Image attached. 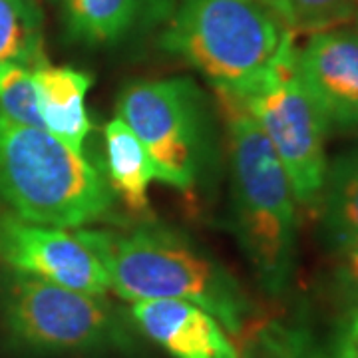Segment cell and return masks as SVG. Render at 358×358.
<instances>
[{"mask_svg": "<svg viewBox=\"0 0 358 358\" xmlns=\"http://www.w3.org/2000/svg\"><path fill=\"white\" fill-rule=\"evenodd\" d=\"M76 235L100 259L120 299H178L207 310L241 338L259 320L243 285L221 261L185 233L145 221L128 229L80 227Z\"/></svg>", "mask_w": 358, "mask_h": 358, "instance_id": "cell-1", "label": "cell"}, {"mask_svg": "<svg viewBox=\"0 0 358 358\" xmlns=\"http://www.w3.org/2000/svg\"><path fill=\"white\" fill-rule=\"evenodd\" d=\"M225 120L233 233L261 289L289 291L296 267V199L265 134L229 96L215 94Z\"/></svg>", "mask_w": 358, "mask_h": 358, "instance_id": "cell-2", "label": "cell"}, {"mask_svg": "<svg viewBox=\"0 0 358 358\" xmlns=\"http://www.w3.org/2000/svg\"><path fill=\"white\" fill-rule=\"evenodd\" d=\"M4 345L22 358H152L150 341L108 294L13 273L0 307Z\"/></svg>", "mask_w": 358, "mask_h": 358, "instance_id": "cell-3", "label": "cell"}, {"mask_svg": "<svg viewBox=\"0 0 358 358\" xmlns=\"http://www.w3.org/2000/svg\"><path fill=\"white\" fill-rule=\"evenodd\" d=\"M0 201L28 223L80 229L114 217L115 195L86 155L0 112Z\"/></svg>", "mask_w": 358, "mask_h": 358, "instance_id": "cell-4", "label": "cell"}, {"mask_svg": "<svg viewBox=\"0 0 358 358\" xmlns=\"http://www.w3.org/2000/svg\"><path fill=\"white\" fill-rule=\"evenodd\" d=\"M296 38L273 0H181L159 36L215 94L241 96Z\"/></svg>", "mask_w": 358, "mask_h": 358, "instance_id": "cell-5", "label": "cell"}, {"mask_svg": "<svg viewBox=\"0 0 358 358\" xmlns=\"http://www.w3.org/2000/svg\"><path fill=\"white\" fill-rule=\"evenodd\" d=\"M115 108L152 157L155 181L195 193L215 176L217 115L192 78L131 80L120 90Z\"/></svg>", "mask_w": 358, "mask_h": 358, "instance_id": "cell-6", "label": "cell"}, {"mask_svg": "<svg viewBox=\"0 0 358 358\" xmlns=\"http://www.w3.org/2000/svg\"><path fill=\"white\" fill-rule=\"evenodd\" d=\"M229 98L253 117L279 155L296 203L317 213L329 167L324 141L331 129L299 74L294 40L265 76L241 96Z\"/></svg>", "mask_w": 358, "mask_h": 358, "instance_id": "cell-7", "label": "cell"}, {"mask_svg": "<svg viewBox=\"0 0 358 358\" xmlns=\"http://www.w3.org/2000/svg\"><path fill=\"white\" fill-rule=\"evenodd\" d=\"M0 259L44 282L90 294H108L112 282L96 253L74 233L0 215Z\"/></svg>", "mask_w": 358, "mask_h": 358, "instance_id": "cell-8", "label": "cell"}, {"mask_svg": "<svg viewBox=\"0 0 358 358\" xmlns=\"http://www.w3.org/2000/svg\"><path fill=\"white\" fill-rule=\"evenodd\" d=\"M296 68L329 129H358V30L331 28L308 34L296 48Z\"/></svg>", "mask_w": 358, "mask_h": 358, "instance_id": "cell-9", "label": "cell"}, {"mask_svg": "<svg viewBox=\"0 0 358 358\" xmlns=\"http://www.w3.org/2000/svg\"><path fill=\"white\" fill-rule=\"evenodd\" d=\"M128 313L138 331L171 358H241L223 324L193 303L136 301L129 303Z\"/></svg>", "mask_w": 358, "mask_h": 358, "instance_id": "cell-10", "label": "cell"}, {"mask_svg": "<svg viewBox=\"0 0 358 358\" xmlns=\"http://www.w3.org/2000/svg\"><path fill=\"white\" fill-rule=\"evenodd\" d=\"M179 0H64L66 38L82 46H115L167 24Z\"/></svg>", "mask_w": 358, "mask_h": 358, "instance_id": "cell-11", "label": "cell"}, {"mask_svg": "<svg viewBox=\"0 0 358 358\" xmlns=\"http://www.w3.org/2000/svg\"><path fill=\"white\" fill-rule=\"evenodd\" d=\"M32 70L38 110L46 131L78 154H84V143L92 131L86 96L92 90L94 78L74 66H54L48 60Z\"/></svg>", "mask_w": 358, "mask_h": 358, "instance_id": "cell-12", "label": "cell"}, {"mask_svg": "<svg viewBox=\"0 0 358 358\" xmlns=\"http://www.w3.org/2000/svg\"><path fill=\"white\" fill-rule=\"evenodd\" d=\"M103 150L106 179L114 195L129 213L145 215L150 211V185L155 179L148 150L117 115L103 128Z\"/></svg>", "mask_w": 358, "mask_h": 358, "instance_id": "cell-13", "label": "cell"}, {"mask_svg": "<svg viewBox=\"0 0 358 358\" xmlns=\"http://www.w3.org/2000/svg\"><path fill=\"white\" fill-rule=\"evenodd\" d=\"M317 213L334 251L358 245V148L336 155L327 167Z\"/></svg>", "mask_w": 358, "mask_h": 358, "instance_id": "cell-14", "label": "cell"}, {"mask_svg": "<svg viewBox=\"0 0 358 358\" xmlns=\"http://www.w3.org/2000/svg\"><path fill=\"white\" fill-rule=\"evenodd\" d=\"M46 60L38 0H0V66L36 68Z\"/></svg>", "mask_w": 358, "mask_h": 358, "instance_id": "cell-15", "label": "cell"}, {"mask_svg": "<svg viewBox=\"0 0 358 358\" xmlns=\"http://www.w3.org/2000/svg\"><path fill=\"white\" fill-rule=\"evenodd\" d=\"M294 36L331 30L355 20L358 0H273Z\"/></svg>", "mask_w": 358, "mask_h": 358, "instance_id": "cell-16", "label": "cell"}, {"mask_svg": "<svg viewBox=\"0 0 358 358\" xmlns=\"http://www.w3.org/2000/svg\"><path fill=\"white\" fill-rule=\"evenodd\" d=\"M0 112L13 122L46 129L38 110L34 70L30 66H0Z\"/></svg>", "mask_w": 358, "mask_h": 358, "instance_id": "cell-17", "label": "cell"}, {"mask_svg": "<svg viewBox=\"0 0 358 358\" xmlns=\"http://www.w3.org/2000/svg\"><path fill=\"white\" fill-rule=\"evenodd\" d=\"M241 341V358H296L293 329L281 320H255Z\"/></svg>", "mask_w": 358, "mask_h": 358, "instance_id": "cell-18", "label": "cell"}, {"mask_svg": "<svg viewBox=\"0 0 358 358\" xmlns=\"http://www.w3.org/2000/svg\"><path fill=\"white\" fill-rule=\"evenodd\" d=\"M296 358H357L352 317L346 313L329 343H319L305 324H291Z\"/></svg>", "mask_w": 358, "mask_h": 358, "instance_id": "cell-19", "label": "cell"}, {"mask_svg": "<svg viewBox=\"0 0 358 358\" xmlns=\"http://www.w3.org/2000/svg\"><path fill=\"white\" fill-rule=\"evenodd\" d=\"M333 281L348 313L358 310V245L336 253Z\"/></svg>", "mask_w": 358, "mask_h": 358, "instance_id": "cell-20", "label": "cell"}, {"mask_svg": "<svg viewBox=\"0 0 358 358\" xmlns=\"http://www.w3.org/2000/svg\"><path fill=\"white\" fill-rule=\"evenodd\" d=\"M350 317H352V327H355V350L358 358V310H350Z\"/></svg>", "mask_w": 358, "mask_h": 358, "instance_id": "cell-21", "label": "cell"}, {"mask_svg": "<svg viewBox=\"0 0 358 358\" xmlns=\"http://www.w3.org/2000/svg\"><path fill=\"white\" fill-rule=\"evenodd\" d=\"M355 20H357V30H358V14H357V18H355Z\"/></svg>", "mask_w": 358, "mask_h": 358, "instance_id": "cell-22", "label": "cell"}]
</instances>
